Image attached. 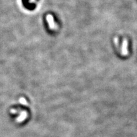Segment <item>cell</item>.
<instances>
[{
  "label": "cell",
  "mask_w": 137,
  "mask_h": 137,
  "mask_svg": "<svg viewBox=\"0 0 137 137\" xmlns=\"http://www.w3.org/2000/svg\"><path fill=\"white\" fill-rule=\"evenodd\" d=\"M127 46H128V41L125 40L124 41V42H123V50H122V53H123V55H127L128 54Z\"/></svg>",
  "instance_id": "cell-2"
},
{
  "label": "cell",
  "mask_w": 137,
  "mask_h": 137,
  "mask_svg": "<svg viewBox=\"0 0 137 137\" xmlns=\"http://www.w3.org/2000/svg\"><path fill=\"white\" fill-rule=\"evenodd\" d=\"M47 20H48V23H49L50 28H52V29L55 28V24H54L53 19V17L51 15H48L47 16Z\"/></svg>",
  "instance_id": "cell-1"
}]
</instances>
